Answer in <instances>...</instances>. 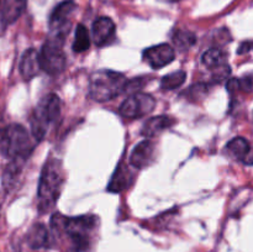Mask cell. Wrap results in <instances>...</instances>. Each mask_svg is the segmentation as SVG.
Wrapping results in <instances>:
<instances>
[{
    "instance_id": "21",
    "label": "cell",
    "mask_w": 253,
    "mask_h": 252,
    "mask_svg": "<svg viewBox=\"0 0 253 252\" xmlns=\"http://www.w3.org/2000/svg\"><path fill=\"white\" fill-rule=\"evenodd\" d=\"M90 46V37H89L88 30L84 25H78L76 29V35H74L73 41V51L77 53L86 51Z\"/></svg>"
},
{
    "instance_id": "3",
    "label": "cell",
    "mask_w": 253,
    "mask_h": 252,
    "mask_svg": "<svg viewBox=\"0 0 253 252\" xmlns=\"http://www.w3.org/2000/svg\"><path fill=\"white\" fill-rule=\"evenodd\" d=\"M34 142L29 131L19 124L9 125L0 136V151L9 160L29 158L34 151Z\"/></svg>"
},
{
    "instance_id": "26",
    "label": "cell",
    "mask_w": 253,
    "mask_h": 252,
    "mask_svg": "<svg viewBox=\"0 0 253 252\" xmlns=\"http://www.w3.org/2000/svg\"><path fill=\"white\" fill-rule=\"evenodd\" d=\"M252 48H253V43H252V42H244V43H241V46H240L239 54L247 53V52L251 51Z\"/></svg>"
},
{
    "instance_id": "19",
    "label": "cell",
    "mask_w": 253,
    "mask_h": 252,
    "mask_svg": "<svg viewBox=\"0 0 253 252\" xmlns=\"http://www.w3.org/2000/svg\"><path fill=\"white\" fill-rule=\"evenodd\" d=\"M202 62L207 68L212 71L226 64V56L220 48H210L203 53Z\"/></svg>"
},
{
    "instance_id": "17",
    "label": "cell",
    "mask_w": 253,
    "mask_h": 252,
    "mask_svg": "<svg viewBox=\"0 0 253 252\" xmlns=\"http://www.w3.org/2000/svg\"><path fill=\"white\" fill-rule=\"evenodd\" d=\"M25 162H26V158H15V160H10L9 165L6 166L4 173H2V188H4L6 192H10V190L14 189L15 185L17 184Z\"/></svg>"
},
{
    "instance_id": "29",
    "label": "cell",
    "mask_w": 253,
    "mask_h": 252,
    "mask_svg": "<svg viewBox=\"0 0 253 252\" xmlns=\"http://www.w3.org/2000/svg\"><path fill=\"white\" fill-rule=\"evenodd\" d=\"M0 5H1V0H0Z\"/></svg>"
},
{
    "instance_id": "2",
    "label": "cell",
    "mask_w": 253,
    "mask_h": 252,
    "mask_svg": "<svg viewBox=\"0 0 253 252\" xmlns=\"http://www.w3.org/2000/svg\"><path fill=\"white\" fill-rule=\"evenodd\" d=\"M127 79L123 73L109 69L94 72L89 79V95L99 103L111 100L124 93Z\"/></svg>"
},
{
    "instance_id": "6",
    "label": "cell",
    "mask_w": 253,
    "mask_h": 252,
    "mask_svg": "<svg viewBox=\"0 0 253 252\" xmlns=\"http://www.w3.org/2000/svg\"><path fill=\"white\" fill-rule=\"evenodd\" d=\"M63 42L56 37L48 36L40 51L41 68L49 76H58L64 71L67 64Z\"/></svg>"
},
{
    "instance_id": "5",
    "label": "cell",
    "mask_w": 253,
    "mask_h": 252,
    "mask_svg": "<svg viewBox=\"0 0 253 252\" xmlns=\"http://www.w3.org/2000/svg\"><path fill=\"white\" fill-rule=\"evenodd\" d=\"M96 221L98 219L94 215L66 217L64 232L71 239L76 252L88 251L91 245V235L96 227Z\"/></svg>"
},
{
    "instance_id": "1",
    "label": "cell",
    "mask_w": 253,
    "mask_h": 252,
    "mask_svg": "<svg viewBox=\"0 0 253 252\" xmlns=\"http://www.w3.org/2000/svg\"><path fill=\"white\" fill-rule=\"evenodd\" d=\"M64 183L62 162L49 158L42 168L37 189V208L40 212H47L56 205Z\"/></svg>"
},
{
    "instance_id": "18",
    "label": "cell",
    "mask_w": 253,
    "mask_h": 252,
    "mask_svg": "<svg viewBox=\"0 0 253 252\" xmlns=\"http://www.w3.org/2000/svg\"><path fill=\"white\" fill-rule=\"evenodd\" d=\"M251 150V146L250 142L245 137H235L230 141L226 145V151L229 152V155H231L232 157L236 158L239 161H244V158L246 157V155L249 153V151Z\"/></svg>"
},
{
    "instance_id": "16",
    "label": "cell",
    "mask_w": 253,
    "mask_h": 252,
    "mask_svg": "<svg viewBox=\"0 0 253 252\" xmlns=\"http://www.w3.org/2000/svg\"><path fill=\"white\" fill-rule=\"evenodd\" d=\"M27 0H4L0 9V17L4 25L14 24L26 9Z\"/></svg>"
},
{
    "instance_id": "10",
    "label": "cell",
    "mask_w": 253,
    "mask_h": 252,
    "mask_svg": "<svg viewBox=\"0 0 253 252\" xmlns=\"http://www.w3.org/2000/svg\"><path fill=\"white\" fill-rule=\"evenodd\" d=\"M156 146L151 140H143L135 146L130 156V165L137 169L148 167L155 161Z\"/></svg>"
},
{
    "instance_id": "27",
    "label": "cell",
    "mask_w": 253,
    "mask_h": 252,
    "mask_svg": "<svg viewBox=\"0 0 253 252\" xmlns=\"http://www.w3.org/2000/svg\"><path fill=\"white\" fill-rule=\"evenodd\" d=\"M242 163L247 166H253V147H251V150L249 151V153L246 155V157L244 158Z\"/></svg>"
},
{
    "instance_id": "4",
    "label": "cell",
    "mask_w": 253,
    "mask_h": 252,
    "mask_svg": "<svg viewBox=\"0 0 253 252\" xmlns=\"http://www.w3.org/2000/svg\"><path fill=\"white\" fill-rule=\"evenodd\" d=\"M61 99L54 93L48 94L37 105L31 118V133L36 142L43 140L49 124L58 121L61 116Z\"/></svg>"
},
{
    "instance_id": "20",
    "label": "cell",
    "mask_w": 253,
    "mask_h": 252,
    "mask_svg": "<svg viewBox=\"0 0 253 252\" xmlns=\"http://www.w3.org/2000/svg\"><path fill=\"white\" fill-rule=\"evenodd\" d=\"M172 40L174 46L179 51H187L197 42V36L188 30H177Z\"/></svg>"
},
{
    "instance_id": "8",
    "label": "cell",
    "mask_w": 253,
    "mask_h": 252,
    "mask_svg": "<svg viewBox=\"0 0 253 252\" xmlns=\"http://www.w3.org/2000/svg\"><path fill=\"white\" fill-rule=\"evenodd\" d=\"M156 106V100L152 95L138 93L128 95L119 108V114L125 119H140L152 113Z\"/></svg>"
},
{
    "instance_id": "11",
    "label": "cell",
    "mask_w": 253,
    "mask_h": 252,
    "mask_svg": "<svg viewBox=\"0 0 253 252\" xmlns=\"http://www.w3.org/2000/svg\"><path fill=\"white\" fill-rule=\"evenodd\" d=\"M115 24L110 17L101 16L94 21L91 34L93 41L98 47H103L110 43L115 37Z\"/></svg>"
},
{
    "instance_id": "25",
    "label": "cell",
    "mask_w": 253,
    "mask_h": 252,
    "mask_svg": "<svg viewBox=\"0 0 253 252\" xmlns=\"http://www.w3.org/2000/svg\"><path fill=\"white\" fill-rule=\"evenodd\" d=\"M240 86H241V91L244 93H250L253 90V78L251 76H246L240 78Z\"/></svg>"
},
{
    "instance_id": "23",
    "label": "cell",
    "mask_w": 253,
    "mask_h": 252,
    "mask_svg": "<svg viewBox=\"0 0 253 252\" xmlns=\"http://www.w3.org/2000/svg\"><path fill=\"white\" fill-rule=\"evenodd\" d=\"M208 91H209V85L207 83H197L190 85L184 91V94L188 100L197 103V101L203 100L208 95Z\"/></svg>"
},
{
    "instance_id": "15",
    "label": "cell",
    "mask_w": 253,
    "mask_h": 252,
    "mask_svg": "<svg viewBox=\"0 0 253 252\" xmlns=\"http://www.w3.org/2000/svg\"><path fill=\"white\" fill-rule=\"evenodd\" d=\"M174 124L175 119H173L172 116H155V118H151L146 121L142 130H141V133H142V136H146V137H155V136L160 135L161 132H163L167 128L172 127Z\"/></svg>"
},
{
    "instance_id": "14",
    "label": "cell",
    "mask_w": 253,
    "mask_h": 252,
    "mask_svg": "<svg viewBox=\"0 0 253 252\" xmlns=\"http://www.w3.org/2000/svg\"><path fill=\"white\" fill-rule=\"evenodd\" d=\"M26 241L32 250L48 249L52 244V237L47 227L39 222V224H34L30 227L26 235Z\"/></svg>"
},
{
    "instance_id": "22",
    "label": "cell",
    "mask_w": 253,
    "mask_h": 252,
    "mask_svg": "<svg viewBox=\"0 0 253 252\" xmlns=\"http://www.w3.org/2000/svg\"><path fill=\"white\" fill-rule=\"evenodd\" d=\"M185 79H187V73L184 71L173 72V73L167 74L161 79V88L173 90V89H177L180 85H183Z\"/></svg>"
},
{
    "instance_id": "13",
    "label": "cell",
    "mask_w": 253,
    "mask_h": 252,
    "mask_svg": "<svg viewBox=\"0 0 253 252\" xmlns=\"http://www.w3.org/2000/svg\"><path fill=\"white\" fill-rule=\"evenodd\" d=\"M132 182L133 174L131 173L130 168L124 162H120L109 182L108 190L111 193H121L127 189L132 184Z\"/></svg>"
},
{
    "instance_id": "28",
    "label": "cell",
    "mask_w": 253,
    "mask_h": 252,
    "mask_svg": "<svg viewBox=\"0 0 253 252\" xmlns=\"http://www.w3.org/2000/svg\"><path fill=\"white\" fill-rule=\"evenodd\" d=\"M167 1H169V2H177V1H179V0H167Z\"/></svg>"
},
{
    "instance_id": "9",
    "label": "cell",
    "mask_w": 253,
    "mask_h": 252,
    "mask_svg": "<svg viewBox=\"0 0 253 252\" xmlns=\"http://www.w3.org/2000/svg\"><path fill=\"white\" fill-rule=\"evenodd\" d=\"M143 58L150 64L151 68L161 69L174 61L175 52L170 44L161 43L145 49Z\"/></svg>"
},
{
    "instance_id": "12",
    "label": "cell",
    "mask_w": 253,
    "mask_h": 252,
    "mask_svg": "<svg viewBox=\"0 0 253 252\" xmlns=\"http://www.w3.org/2000/svg\"><path fill=\"white\" fill-rule=\"evenodd\" d=\"M20 73L25 81H31L41 71L40 53L35 48H29L22 53L20 59Z\"/></svg>"
},
{
    "instance_id": "7",
    "label": "cell",
    "mask_w": 253,
    "mask_h": 252,
    "mask_svg": "<svg viewBox=\"0 0 253 252\" xmlns=\"http://www.w3.org/2000/svg\"><path fill=\"white\" fill-rule=\"evenodd\" d=\"M76 9V2L72 0L62 1L61 4L54 7L48 20L49 36L64 41L66 36L71 31V20Z\"/></svg>"
},
{
    "instance_id": "24",
    "label": "cell",
    "mask_w": 253,
    "mask_h": 252,
    "mask_svg": "<svg viewBox=\"0 0 253 252\" xmlns=\"http://www.w3.org/2000/svg\"><path fill=\"white\" fill-rule=\"evenodd\" d=\"M148 82V78L145 77H137V78H133L131 81H127L126 83L125 89H124V93L128 94V95H132V94L138 93L143 86L146 85V83Z\"/></svg>"
}]
</instances>
